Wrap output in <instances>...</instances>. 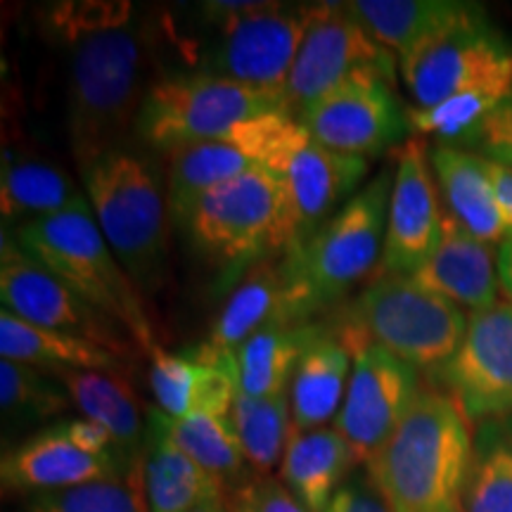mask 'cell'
Here are the masks:
<instances>
[{
    "mask_svg": "<svg viewBox=\"0 0 512 512\" xmlns=\"http://www.w3.org/2000/svg\"><path fill=\"white\" fill-rule=\"evenodd\" d=\"M185 230L200 252L238 273L287 252L297 240L287 192L266 166H252L211 190Z\"/></svg>",
    "mask_w": 512,
    "mask_h": 512,
    "instance_id": "obj_7",
    "label": "cell"
},
{
    "mask_svg": "<svg viewBox=\"0 0 512 512\" xmlns=\"http://www.w3.org/2000/svg\"><path fill=\"white\" fill-rule=\"evenodd\" d=\"M147 380L159 411L174 420L204 411L230 413L238 389L235 358L211 349L207 342L181 354L155 349Z\"/></svg>",
    "mask_w": 512,
    "mask_h": 512,
    "instance_id": "obj_20",
    "label": "cell"
},
{
    "mask_svg": "<svg viewBox=\"0 0 512 512\" xmlns=\"http://www.w3.org/2000/svg\"><path fill=\"white\" fill-rule=\"evenodd\" d=\"M467 318L460 306L422 290L411 275H377L349 306L339 332L434 373L458 351Z\"/></svg>",
    "mask_w": 512,
    "mask_h": 512,
    "instance_id": "obj_9",
    "label": "cell"
},
{
    "mask_svg": "<svg viewBox=\"0 0 512 512\" xmlns=\"http://www.w3.org/2000/svg\"><path fill=\"white\" fill-rule=\"evenodd\" d=\"M226 505L230 512H306L304 505L285 489L280 479L256 475L230 489Z\"/></svg>",
    "mask_w": 512,
    "mask_h": 512,
    "instance_id": "obj_38",
    "label": "cell"
},
{
    "mask_svg": "<svg viewBox=\"0 0 512 512\" xmlns=\"http://www.w3.org/2000/svg\"><path fill=\"white\" fill-rule=\"evenodd\" d=\"M50 29L67 50V131L86 171L124 147L155 81L147 27L121 0H79L50 8Z\"/></svg>",
    "mask_w": 512,
    "mask_h": 512,
    "instance_id": "obj_1",
    "label": "cell"
},
{
    "mask_svg": "<svg viewBox=\"0 0 512 512\" xmlns=\"http://www.w3.org/2000/svg\"><path fill=\"white\" fill-rule=\"evenodd\" d=\"M354 467V453L335 425L318 430L292 427L280 463V482L306 512H328Z\"/></svg>",
    "mask_w": 512,
    "mask_h": 512,
    "instance_id": "obj_26",
    "label": "cell"
},
{
    "mask_svg": "<svg viewBox=\"0 0 512 512\" xmlns=\"http://www.w3.org/2000/svg\"><path fill=\"white\" fill-rule=\"evenodd\" d=\"M249 155L283 183L302 247L361 190L368 159L320 145L290 112L268 114L242 131Z\"/></svg>",
    "mask_w": 512,
    "mask_h": 512,
    "instance_id": "obj_6",
    "label": "cell"
},
{
    "mask_svg": "<svg viewBox=\"0 0 512 512\" xmlns=\"http://www.w3.org/2000/svg\"><path fill=\"white\" fill-rule=\"evenodd\" d=\"M354 354L337 332H323L294 370L290 384L292 422L297 430H318L337 420L347 396Z\"/></svg>",
    "mask_w": 512,
    "mask_h": 512,
    "instance_id": "obj_30",
    "label": "cell"
},
{
    "mask_svg": "<svg viewBox=\"0 0 512 512\" xmlns=\"http://www.w3.org/2000/svg\"><path fill=\"white\" fill-rule=\"evenodd\" d=\"M472 441L456 401L425 387L366 472L392 512H465Z\"/></svg>",
    "mask_w": 512,
    "mask_h": 512,
    "instance_id": "obj_2",
    "label": "cell"
},
{
    "mask_svg": "<svg viewBox=\"0 0 512 512\" xmlns=\"http://www.w3.org/2000/svg\"><path fill=\"white\" fill-rule=\"evenodd\" d=\"M259 166L249 155L238 133L221 140L188 143L169 152L166 164V200L171 223L176 228L188 226L192 211L211 190L228 183L230 178Z\"/></svg>",
    "mask_w": 512,
    "mask_h": 512,
    "instance_id": "obj_27",
    "label": "cell"
},
{
    "mask_svg": "<svg viewBox=\"0 0 512 512\" xmlns=\"http://www.w3.org/2000/svg\"><path fill=\"white\" fill-rule=\"evenodd\" d=\"M396 69L399 57L368 34L347 3H320L287 79V110L297 119L313 102L358 76L394 83Z\"/></svg>",
    "mask_w": 512,
    "mask_h": 512,
    "instance_id": "obj_13",
    "label": "cell"
},
{
    "mask_svg": "<svg viewBox=\"0 0 512 512\" xmlns=\"http://www.w3.org/2000/svg\"><path fill=\"white\" fill-rule=\"evenodd\" d=\"M0 302L5 311L31 325L86 339L124 361L140 351L136 339L117 320L95 309L57 275L24 254L8 230H3L0 240Z\"/></svg>",
    "mask_w": 512,
    "mask_h": 512,
    "instance_id": "obj_14",
    "label": "cell"
},
{
    "mask_svg": "<svg viewBox=\"0 0 512 512\" xmlns=\"http://www.w3.org/2000/svg\"><path fill=\"white\" fill-rule=\"evenodd\" d=\"M496 256V247L475 238L444 211V233L437 252L411 278L422 290L453 302L463 311H486L501 302Z\"/></svg>",
    "mask_w": 512,
    "mask_h": 512,
    "instance_id": "obj_21",
    "label": "cell"
},
{
    "mask_svg": "<svg viewBox=\"0 0 512 512\" xmlns=\"http://www.w3.org/2000/svg\"><path fill=\"white\" fill-rule=\"evenodd\" d=\"M465 512H512V415L475 425Z\"/></svg>",
    "mask_w": 512,
    "mask_h": 512,
    "instance_id": "obj_33",
    "label": "cell"
},
{
    "mask_svg": "<svg viewBox=\"0 0 512 512\" xmlns=\"http://www.w3.org/2000/svg\"><path fill=\"white\" fill-rule=\"evenodd\" d=\"M399 72L415 107L465 93L508 95L512 43L484 17L401 57Z\"/></svg>",
    "mask_w": 512,
    "mask_h": 512,
    "instance_id": "obj_11",
    "label": "cell"
},
{
    "mask_svg": "<svg viewBox=\"0 0 512 512\" xmlns=\"http://www.w3.org/2000/svg\"><path fill=\"white\" fill-rule=\"evenodd\" d=\"M242 453L256 477H273V470L283 463L287 441L292 434L290 394L273 399H254L235 389L230 408Z\"/></svg>",
    "mask_w": 512,
    "mask_h": 512,
    "instance_id": "obj_34",
    "label": "cell"
},
{
    "mask_svg": "<svg viewBox=\"0 0 512 512\" xmlns=\"http://www.w3.org/2000/svg\"><path fill=\"white\" fill-rule=\"evenodd\" d=\"M0 356L3 361L24 363V366L46 370L50 375L62 373V370L121 373L126 363L124 358L98 344L38 328L5 309L0 311Z\"/></svg>",
    "mask_w": 512,
    "mask_h": 512,
    "instance_id": "obj_31",
    "label": "cell"
},
{
    "mask_svg": "<svg viewBox=\"0 0 512 512\" xmlns=\"http://www.w3.org/2000/svg\"><path fill=\"white\" fill-rule=\"evenodd\" d=\"M430 164L446 214L498 249L505 240V228L484 157L463 147L432 145Z\"/></svg>",
    "mask_w": 512,
    "mask_h": 512,
    "instance_id": "obj_25",
    "label": "cell"
},
{
    "mask_svg": "<svg viewBox=\"0 0 512 512\" xmlns=\"http://www.w3.org/2000/svg\"><path fill=\"white\" fill-rule=\"evenodd\" d=\"M192 512H230L226 505V498H211V501L197 505Z\"/></svg>",
    "mask_w": 512,
    "mask_h": 512,
    "instance_id": "obj_43",
    "label": "cell"
},
{
    "mask_svg": "<svg viewBox=\"0 0 512 512\" xmlns=\"http://www.w3.org/2000/svg\"><path fill=\"white\" fill-rule=\"evenodd\" d=\"M347 5L368 34L399 60L486 17L482 5L463 0H354Z\"/></svg>",
    "mask_w": 512,
    "mask_h": 512,
    "instance_id": "obj_22",
    "label": "cell"
},
{
    "mask_svg": "<svg viewBox=\"0 0 512 512\" xmlns=\"http://www.w3.org/2000/svg\"><path fill=\"white\" fill-rule=\"evenodd\" d=\"M278 112H290L285 93L202 72L174 74L155 81L136 121V136L169 155L188 143L230 138L249 121Z\"/></svg>",
    "mask_w": 512,
    "mask_h": 512,
    "instance_id": "obj_8",
    "label": "cell"
},
{
    "mask_svg": "<svg viewBox=\"0 0 512 512\" xmlns=\"http://www.w3.org/2000/svg\"><path fill=\"white\" fill-rule=\"evenodd\" d=\"M0 477L5 491H22L34 496L74 489L102 479H128L117 460L100 458L76 444L64 422L10 448L3 456Z\"/></svg>",
    "mask_w": 512,
    "mask_h": 512,
    "instance_id": "obj_19",
    "label": "cell"
},
{
    "mask_svg": "<svg viewBox=\"0 0 512 512\" xmlns=\"http://www.w3.org/2000/svg\"><path fill=\"white\" fill-rule=\"evenodd\" d=\"M498 280L505 292V302L512 304V238H505L498 245Z\"/></svg>",
    "mask_w": 512,
    "mask_h": 512,
    "instance_id": "obj_42",
    "label": "cell"
},
{
    "mask_svg": "<svg viewBox=\"0 0 512 512\" xmlns=\"http://www.w3.org/2000/svg\"><path fill=\"white\" fill-rule=\"evenodd\" d=\"M444 233V204L430 164V145L406 140L396 150L387 235L377 275H413L437 252Z\"/></svg>",
    "mask_w": 512,
    "mask_h": 512,
    "instance_id": "obj_17",
    "label": "cell"
},
{
    "mask_svg": "<svg viewBox=\"0 0 512 512\" xmlns=\"http://www.w3.org/2000/svg\"><path fill=\"white\" fill-rule=\"evenodd\" d=\"M53 375L67 387L83 418L110 434L131 472L128 479L143 482L140 470H143L147 422L143 420V408L131 384L119 373H107V370H62Z\"/></svg>",
    "mask_w": 512,
    "mask_h": 512,
    "instance_id": "obj_24",
    "label": "cell"
},
{
    "mask_svg": "<svg viewBox=\"0 0 512 512\" xmlns=\"http://www.w3.org/2000/svg\"><path fill=\"white\" fill-rule=\"evenodd\" d=\"M465 150L512 169V88Z\"/></svg>",
    "mask_w": 512,
    "mask_h": 512,
    "instance_id": "obj_39",
    "label": "cell"
},
{
    "mask_svg": "<svg viewBox=\"0 0 512 512\" xmlns=\"http://www.w3.org/2000/svg\"><path fill=\"white\" fill-rule=\"evenodd\" d=\"M209 36L195 72L285 93L306 31L320 3H202Z\"/></svg>",
    "mask_w": 512,
    "mask_h": 512,
    "instance_id": "obj_5",
    "label": "cell"
},
{
    "mask_svg": "<svg viewBox=\"0 0 512 512\" xmlns=\"http://www.w3.org/2000/svg\"><path fill=\"white\" fill-rule=\"evenodd\" d=\"M484 164H486V171H489L491 183H494L498 211H501L503 228H505V238H512V169L496 162H489V159H484Z\"/></svg>",
    "mask_w": 512,
    "mask_h": 512,
    "instance_id": "obj_41",
    "label": "cell"
},
{
    "mask_svg": "<svg viewBox=\"0 0 512 512\" xmlns=\"http://www.w3.org/2000/svg\"><path fill=\"white\" fill-rule=\"evenodd\" d=\"M313 140L342 155L373 159L406 143L408 117L394 86L380 76H358L313 102L297 117Z\"/></svg>",
    "mask_w": 512,
    "mask_h": 512,
    "instance_id": "obj_16",
    "label": "cell"
},
{
    "mask_svg": "<svg viewBox=\"0 0 512 512\" xmlns=\"http://www.w3.org/2000/svg\"><path fill=\"white\" fill-rule=\"evenodd\" d=\"M313 311L294 278L287 252L266 256L240 275L238 285L211 325L207 344L233 356L254 332L283 320H311Z\"/></svg>",
    "mask_w": 512,
    "mask_h": 512,
    "instance_id": "obj_18",
    "label": "cell"
},
{
    "mask_svg": "<svg viewBox=\"0 0 512 512\" xmlns=\"http://www.w3.org/2000/svg\"><path fill=\"white\" fill-rule=\"evenodd\" d=\"M392 185L394 171H380L309 242L287 249L313 313L335 304L380 266Z\"/></svg>",
    "mask_w": 512,
    "mask_h": 512,
    "instance_id": "obj_10",
    "label": "cell"
},
{
    "mask_svg": "<svg viewBox=\"0 0 512 512\" xmlns=\"http://www.w3.org/2000/svg\"><path fill=\"white\" fill-rule=\"evenodd\" d=\"M27 512H150L143 482L136 479H102L74 489L36 494Z\"/></svg>",
    "mask_w": 512,
    "mask_h": 512,
    "instance_id": "obj_37",
    "label": "cell"
},
{
    "mask_svg": "<svg viewBox=\"0 0 512 512\" xmlns=\"http://www.w3.org/2000/svg\"><path fill=\"white\" fill-rule=\"evenodd\" d=\"M430 375L472 425L512 415V304L470 313L458 351Z\"/></svg>",
    "mask_w": 512,
    "mask_h": 512,
    "instance_id": "obj_15",
    "label": "cell"
},
{
    "mask_svg": "<svg viewBox=\"0 0 512 512\" xmlns=\"http://www.w3.org/2000/svg\"><path fill=\"white\" fill-rule=\"evenodd\" d=\"M69 406L74 401L67 387L50 380L46 370L0 361V408L5 425H36L67 413Z\"/></svg>",
    "mask_w": 512,
    "mask_h": 512,
    "instance_id": "obj_35",
    "label": "cell"
},
{
    "mask_svg": "<svg viewBox=\"0 0 512 512\" xmlns=\"http://www.w3.org/2000/svg\"><path fill=\"white\" fill-rule=\"evenodd\" d=\"M337 335L354 354V370L335 430L347 439L356 465L366 467L399 430L425 384L420 370L392 351L342 332Z\"/></svg>",
    "mask_w": 512,
    "mask_h": 512,
    "instance_id": "obj_12",
    "label": "cell"
},
{
    "mask_svg": "<svg viewBox=\"0 0 512 512\" xmlns=\"http://www.w3.org/2000/svg\"><path fill=\"white\" fill-rule=\"evenodd\" d=\"M503 98L505 95L496 93H465L432 107L413 105L406 110L408 128L420 138H434L437 145L465 150Z\"/></svg>",
    "mask_w": 512,
    "mask_h": 512,
    "instance_id": "obj_36",
    "label": "cell"
},
{
    "mask_svg": "<svg viewBox=\"0 0 512 512\" xmlns=\"http://www.w3.org/2000/svg\"><path fill=\"white\" fill-rule=\"evenodd\" d=\"M325 325L316 320H283L254 332L235 351V384L254 399H273L290 394V384L299 361Z\"/></svg>",
    "mask_w": 512,
    "mask_h": 512,
    "instance_id": "obj_28",
    "label": "cell"
},
{
    "mask_svg": "<svg viewBox=\"0 0 512 512\" xmlns=\"http://www.w3.org/2000/svg\"><path fill=\"white\" fill-rule=\"evenodd\" d=\"M328 512H392L373 479L366 475L347 479Z\"/></svg>",
    "mask_w": 512,
    "mask_h": 512,
    "instance_id": "obj_40",
    "label": "cell"
},
{
    "mask_svg": "<svg viewBox=\"0 0 512 512\" xmlns=\"http://www.w3.org/2000/svg\"><path fill=\"white\" fill-rule=\"evenodd\" d=\"M12 238L24 254L57 275L79 297L117 320L136 339L140 351L150 356L159 349L138 285L112 252L93 211H69L22 223Z\"/></svg>",
    "mask_w": 512,
    "mask_h": 512,
    "instance_id": "obj_4",
    "label": "cell"
},
{
    "mask_svg": "<svg viewBox=\"0 0 512 512\" xmlns=\"http://www.w3.org/2000/svg\"><path fill=\"white\" fill-rule=\"evenodd\" d=\"M140 475L150 512H192L211 498H226V486L176 446L159 408L147 411Z\"/></svg>",
    "mask_w": 512,
    "mask_h": 512,
    "instance_id": "obj_23",
    "label": "cell"
},
{
    "mask_svg": "<svg viewBox=\"0 0 512 512\" xmlns=\"http://www.w3.org/2000/svg\"><path fill=\"white\" fill-rule=\"evenodd\" d=\"M0 209L5 223L22 226L69 211H91V202L57 166L38 157L5 152L0 171Z\"/></svg>",
    "mask_w": 512,
    "mask_h": 512,
    "instance_id": "obj_29",
    "label": "cell"
},
{
    "mask_svg": "<svg viewBox=\"0 0 512 512\" xmlns=\"http://www.w3.org/2000/svg\"><path fill=\"white\" fill-rule=\"evenodd\" d=\"M164 418L176 446L219 479L226 486V494L252 477L230 413L204 411L178 420L164 413Z\"/></svg>",
    "mask_w": 512,
    "mask_h": 512,
    "instance_id": "obj_32",
    "label": "cell"
},
{
    "mask_svg": "<svg viewBox=\"0 0 512 512\" xmlns=\"http://www.w3.org/2000/svg\"><path fill=\"white\" fill-rule=\"evenodd\" d=\"M98 226L138 290L162 285L169 261V200L157 164L136 152H105L81 171Z\"/></svg>",
    "mask_w": 512,
    "mask_h": 512,
    "instance_id": "obj_3",
    "label": "cell"
}]
</instances>
